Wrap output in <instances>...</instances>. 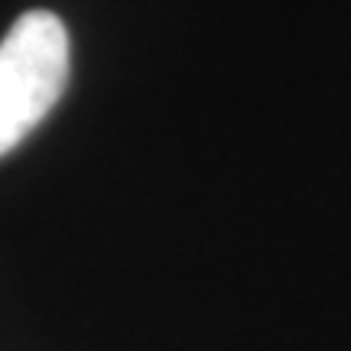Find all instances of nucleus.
Instances as JSON below:
<instances>
[{"mask_svg": "<svg viewBox=\"0 0 351 351\" xmlns=\"http://www.w3.org/2000/svg\"><path fill=\"white\" fill-rule=\"evenodd\" d=\"M69 82V29L49 10L23 13L0 43V156L23 143Z\"/></svg>", "mask_w": 351, "mask_h": 351, "instance_id": "1", "label": "nucleus"}]
</instances>
